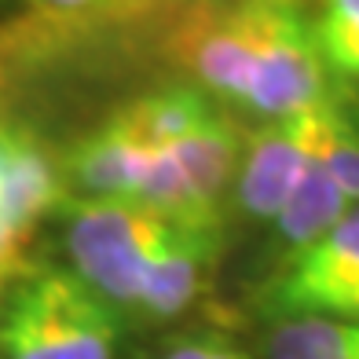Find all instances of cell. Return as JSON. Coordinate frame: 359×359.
<instances>
[{"mask_svg": "<svg viewBox=\"0 0 359 359\" xmlns=\"http://www.w3.org/2000/svg\"><path fill=\"white\" fill-rule=\"evenodd\" d=\"M194 85L224 107L286 118L323 103L330 77L319 59L316 22L301 0H238L184 44Z\"/></svg>", "mask_w": 359, "mask_h": 359, "instance_id": "obj_1", "label": "cell"}, {"mask_svg": "<svg viewBox=\"0 0 359 359\" xmlns=\"http://www.w3.org/2000/svg\"><path fill=\"white\" fill-rule=\"evenodd\" d=\"M4 359H114L118 308L74 268H41L15 286L0 319Z\"/></svg>", "mask_w": 359, "mask_h": 359, "instance_id": "obj_2", "label": "cell"}, {"mask_svg": "<svg viewBox=\"0 0 359 359\" xmlns=\"http://www.w3.org/2000/svg\"><path fill=\"white\" fill-rule=\"evenodd\" d=\"M180 227L187 224L140 198L67 202V250L74 271L114 308L136 304L147 271Z\"/></svg>", "mask_w": 359, "mask_h": 359, "instance_id": "obj_3", "label": "cell"}, {"mask_svg": "<svg viewBox=\"0 0 359 359\" xmlns=\"http://www.w3.org/2000/svg\"><path fill=\"white\" fill-rule=\"evenodd\" d=\"M337 110L341 100L326 95L316 107L260 121L257 133L246 136V151H242V165L235 176V198L242 213L264 224L283 213L290 194L301 187V180L319 161Z\"/></svg>", "mask_w": 359, "mask_h": 359, "instance_id": "obj_4", "label": "cell"}, {"mask_svg": "<svg viewBox=\"0 0 359 359\" xmlns=\"http://www.w3.org/2000/svg\"><path fill=\"white\" fill-rule=\"evenodd\" d=\"M359 286V209L330 227L312 246L286 257L283 271L268 286V304L279 319L323 316L337 319Z\"/></svg>", "mask_w": 359, "mask_h": 359, "instance_id": "obj_5", "label": "cell"}, {"mask_svg": "<svg viewBox=\"0 0 359 359\" xmlns=\"http://www.w3.org/2000/svg\"><path fill=\"white\" fill-rule=\"evenodd\" d=\"M217 253H220V227H198V224L180 227L176 238L158 253V260L147 271L133 312L147 319H172L184 308H191L205 290Z\"/></svg>", "mask_w": 359, "mask_h": 359, "instance_id": "obj_6", "label": "cell"}, {"mask_svg": "<svg viewBox=\"0 0 359 359\" xmlns=\"http://www.w3.org/2000/svg\"><path fill=\"white\" fill-rule=\"evenodd\" d=\"M264 359H359V319H279L264 341Z\"/></svg>", "mask_w": 359, "mask_h": 359, "instance_id": "obj_7", "label": "cell"}, {"mask_svg": "<svg viewBox=\"0 0 359 359\" xmlns=\"http://www.w3.org/2000/svg\"><path fill=\"white\" fill-rule=\"evenodd\" d=\"M319 161L326 165V172L337 180V187L345 191V198L352 205H359V114L348 110L345 103H341L337 118H334V128L323 143Z\"/></svg>", "mask_w": 359, "mask_h": 359, "instance_id": "obj_8", "label": "cell"}, {"mask_svg": "<svg viewBox=\"0 0 359 359\" xmlns=\"http://www.w3.org/2000/svg\"><path fill=\"white\" fill-rule=\"evenodd\" d=\"M319 59L330 81H359V29H316Z\"/></svg>", "mask_w": 359, "mask_h": 359, "instance_id": "obj_9", "label": "cell"}, {"mask_svg": "<svg viewBox=\"0 0 359 359\" xmlns=\"http://www.w3.org/2000/svg\"><path fill=\"white\" fill-rule=\"evenodd\" d=\"M158 359H246V352H242L227 334L194 330V334L176 337Z\"/></svg>", "mask_w": 359, "mask_h": 359, "instance_id": "obj_10", "label": "cell"}, {"mask_svg": "<svg viewBox=\"0 0 359 359\" xmlns=\"http://www.w3.org/2000/svg\"><path fill=\"white\" fill-rule=\"evenodd\" d=\"M29 4L48 15H59V19H92V15H107L133 0H29Z\"/></svg>", "mask_w": 359, "mask_h": 359, "instance_id": "obj_11", "label": "cell"}, {"mask_svg": "<svg viewBox=\"0 0 359 359\" xmlns=\"http://www.w3.org/2000/svg\"><path fill=\"white\" fill-rule=\"evenodd\" d=\"M312 22L316 29H359V0H319Z\"/></svg>", "mask_w": 359, "mask_h": 359, "instance_id": "obj_12", "label": "cell"}, {"mask_svg": "<svg viewBox=\"0 0 359 359\" xmlns=\"http://www.w3.org/2000/svg\"><path fill=\"white\" fill-rule=\"evenodd\" d=\"M26 242H29V231H22V227H15L0 217V275L4 279H11L19 271L22 257H26Z\"/></svg>", "mask_w": 359, "mask_h": 359, "instance_id": "obj_13", "label": "cell"}, {"mask_svg": "<svg viewBox=\"0 0 359 359\" xmlns=\"http://www.w3.org/2000/svg\"><path fill=\"white\" fill-rule=\"evenodd\" d=\"M34 143H37L34 136H26V133H19V128H11V125L0 121V187H4L8 172L19 165V158H22Z\"/></svg>", "mask_w": 359, "mask_h": 359, "instance_id": "obj_14", "label": "cell"}, {"mask_svg": "<svg viewBox=\"0 0 359 359\" xmlns=\"http://www.w3.org/2000/svg\"><path fill=\"white\" fill-rule=\"evenodd\" d=\"M4 286H8V279H4V275H0V290H4Z\"/></svg>", "mask_w": 359, "mask_h": 359, "instance_id": "obj_15", "label": "cell"}]
</instances>
